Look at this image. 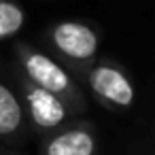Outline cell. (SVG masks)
<instances>
[{
  "instance_id": "obj_1",
  "label": "cell",
  "mask_w": 155,
  "mask_h": 155,
  "mask_svg": "<svg viewBox=\"0 0 155 155\" xmlns=\"http://www.w3.org/2000/svg\"><path fill=\"white\" fill-rule=\"evenodd\" d=\"M53 41L66 55L77 58V60H87L98 49V38L94 30L83 24H74V21H64L55 26Z\"/></svg>"
},
{
  "instance_id": "obj_2",
  "label": "cell",
  "mask_w": 155,
  "mask_h": 155,
  "mask_svg": "<svg viewBox=\"0 0 155 155\" xmlns=\"http://www.w3.org/2000/svg\"><path fill=\"white\" fill-rule=\"evenodd\" d=\"M91 87L106 100L119 106H130L134 102V89L130 81L115 68L100 66L91 72Z\"/></svg>"
},
{
  "instance_id": "obj_3",
  "label": "cell",
  "mask_w": 155,
  "mask_h": 155,
  "mask_svg": "<svg viewBox=\"0 0 155 155\" xmlns=\"http://www.w3.org/2000/svg\"><path fill=\"white\" fill-rule=\"evenodd\" d=\"M26 70L41 85V89L55 94V91H64L68 87V74L47 55H41V53L30 55L26 60Z\"/></svg>"
},
{
  "instance_id": "obj_4",
  "label": "cell",
  "mask_w": 155,
  "mask_h": 155,
  "mask_svg": "<svg viewBox=\"0 0 155 155\" xmlns=\"http://www.w3.org/2000/svg\"><path fill=\"white\" fill-rule=\"evenodd\" d=\"M28 102H30V110L36 123L45 125V127H53L64 119V106L62 102L47 89H34L28 94Z\"/></svg>"
},
{
  "instance_id": "obj_5",
  "label": "cell",
  "mask_w": 155,
  "mask_h": 155,
  "mask_svg": "<svg viewBox=\"0 0 155 155\" xmlns=\"http://www.w3.org/2000/svg\"><path fill=\"white\" fill-rule=\"evenodd\" d=\"M94 138L83 130H72L53 138L47 147V155H91Z\"/></svg>"
},
{
  "instance_id": "obj_6",
  "label": "cell",
  "mask_w": 155,
  "mask_h": 155,
  "mask_svg": "<svg viewBox=\"0 0 155 155\" xmlns=\"http://www.w3.org/2000/svg\"><path fill=\"white\" fill-rule=\"evenodd\" d=\"M21 121V108L15 96L0 85V134H11L19 127Z\"/></svg>"
},
{
  "instance_id": "obj_7",
  "label": "cell",
  "mask_w": 155,
  "mask_h": 155,
  "mask_svg": "<svg viewBox=\"0 0 155 155\" xmlns=\"http://www.w3.org/2000/svg\"><path fill=\"white\" fill-rule=\"evenodd\" d=\"M24 26V11L11 2H0V38L15 34Z\"/></svg>"
}]
</instances>
